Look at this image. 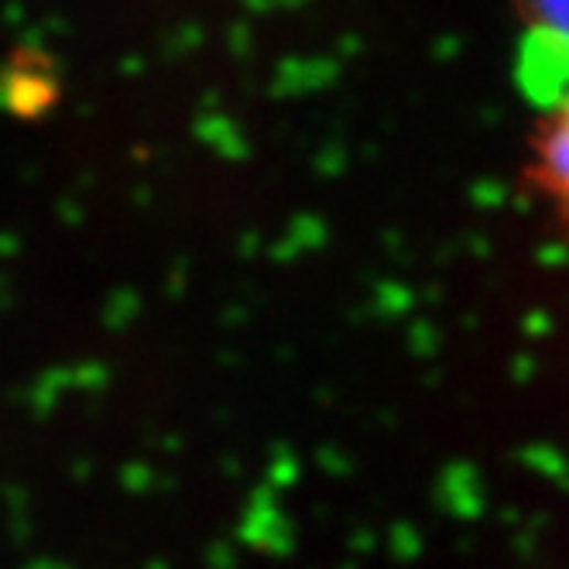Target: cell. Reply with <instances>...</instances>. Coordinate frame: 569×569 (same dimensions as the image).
I'll return each instance as SVG.
<instances>
[{
	"label": "cell",
	"mask_w": 569,
	"mask_h": 569,
	"mask_svg": "<svg viewBox=\"0 0 569 569\" xmlns=\"http://www.w3.org/2000/svg\"><path fill=\"white\" fill-rule=\"evenodd\" d=\"M522 175L528 196L569 240V76L552 86L549 100L532 120Z\"/></svg>",
	"instance_id": "6da1fadb"
},
{
	"label": "cell",
	"mask_w": 569,
	"mask_h": 569,
	"mask_svg": "<svg viewBox=\"0 0 569 569\" xmlns=\"http://www.w3.org/2000/svg\"><path fill=\"white\" fill-rule=\"evenodd\" d=\"M0 86H4V110L18 117H42L45 110H52L58 97L55 73L49 66V58L42 55V49L14 55Z\"/></svg>",
	"instance_id": "7a4b0ae2"
},
{
	"label": "cell",
	"mask_w": 569,
	"mask_h": 569,
	"mask_svg": "<svg viewBox=\"0 0 569 569\" xmlns=\"http://www.w3.org/2000/svg\"><path fill=\"white\" fill-rule=\"evenodd\" d=\"M508 4L528 39L559 52L569 66V0H508Z\"/></svg>",
	"instance_id": "3957f363"
}]
</instances>
